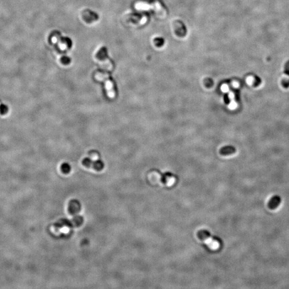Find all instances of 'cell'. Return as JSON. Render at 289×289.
Returning <instances> with one entry per match:
<instances>
[{
    "label": "cell",
    "mask_w": 289,
    "mask_h": 289,
    "mask_svg": "<svg viewBox=\"0 0 289 289\" xmlns=\"http://www.w3.org/2000/svg\"><path fill=\"white\" fill-rule=\"evenodd\" d=\"M136 8L138 10H148L150 8L153 9H155L154 8H155L157 12H160V13H165V11L163 10V9L162 8V6L158 3L152 4V6H151L149 4H147L145 3H138L136 5Z\"/></svg>",
    "instance_id": "6da1fadb"
},
{
    "label": "cell",
    "mask_w": 289,
    "mask_h": 289,
    "mask_svg": "<svg viewBox=\"0 0 289 289\" xmlns=\"http://www.w3.org/2000/svg\"><path fill=\"white\" fill-rule=\"evenodd\" d=\"M81 204L76 199H73L69 203L68 211L71 215H76L81 211Z\"/></svg>",
    "instance_id": "7a4b0ae2"
},
{
    "label": "cell",
    "mask_w": 289,
    "mask_h": 289,
    "mask_svg": "<svg viewBox=\"0 0 289 289\" xmlns=\"http://www.w3.org/2000/svg\"><path fill=\"white\" fill-rule=\"evenodd\" d=\"M204 243L207 246V247H208L211 250L213 251L218 250L220 247V243L219 242L214 240L212 238L208 237L206 240H204Z\"/></svg>",
    "instance_id": "3957f363"
},
{
    "label": "cell",
    "mask_w": 289,
    "mask_h": 289,
    "mask_svg": "<svg viewBox=\"0 0 289 289\" xmlns=\"http://www.w3.org/2000/svg\"><path fill=\"white\" fill-rule=\"evenodd\" d=\"M281 202V199L279 196H273L269 201L268 207L271 209H275L279 206Z\"/></svg>",
    "instance_id": "277c9868"
},
{
    "label": "cell",
    "mask_w": 289,
    "mask_h": 289,
    "mask_svg": "<svg viewBox=\"0 0 289 289\" xmlns=\"http://www.w3.org/2000/svg\"><path fill=\"white\" fill-rule=\"evenodd\" d=\"M71 222H72V224L73 225L76 226V227H79V226H80L83 224V222H84V219L81 216L76 215V216L73 217Z\"/></svg>",
    "instance_id": "5b68a950"
},
{
    "label": "cell",
    "mask_w": 289,
    "mask_h": 289,
    "mask_svg": "<svg viewBox=\"0 0 289 289\" xmlns=\"http://www.w3.org/2000/svg\"><path fill=\"white\" fill-rule=\"evenodd\" d=\"M236 149L235 147L232 146L226 147L223 148L221 151V154L223 155H230L235 153Z\"/></svg>",
    "instance_id": "8992f818"
},
{
    "label": "cell",
    "mask_w": 289,
    "mask_h": 289,
    "mask_svg": "<svg viewBox=\"0 0 289 289\" xmlns=\"http://www.w3.org/2000/svg\"><path fill=\"white\" fill-rule=\"evenodd\" d=\"M92 167L95 170L101 171L104 167V163L101 160H97L95 162H93Z\"/></svg>",
    "instance_id": "52a82bcc"
},
{
    "label": "cell",
    "mask_w": 289,
    "mask_h": 289,
    "mask_svg": "<svg viewBox=\"0 0 289 289\" xmlns=\"http://www.w3.org/2000/svg\"><path fill=\"white\" fill-rule=\"evenodd\" d=\"M61 169L64 173H68L71 171V166L68 163H64L61 166Z\"/></svg>",
    "instance_id": "ba28073f"
},
{
    "label": "cell",
    "mask_w": 289,
    "mask_h": 289,
    "mask_svg": "<svg viewBox=\"0 0 289 289\" xmlns=\"http://www.w3.org/2000/svg\"><path fill=\"white\" fill-rule=\"evenodd\" d=\"M82 163H83V165L85 166L86 167L89 168L93 165V162L91 159L87 157L83 160Z\"/></svg>",
    "instance_id": "9c48e42d"
},
{
    "label": "cell",
    "mask_w": 289,
    "mask_h": 289,
    "mask_svg": "<svg viewBox=\"0 0 289 289\" xmlns=\"http://www.w3.org/2000/svg\"><path fill=\"white\" fill-rule=\"evenodd\" d=\"M284 74L289 77V60L286 62L284 67Z\"/></svg>",
    "instance_id": "30bf717a"
},
{
    "label": "cell",
    "mask_w": 289,
    "mask_h": 289,
    "mask_svg": "<svg viewBox=\"0 0 289 289\" xmlns=\"http://www.w3.org/2000/svg\"><path fill=\"white\" fill-rule=\"evenodd\" d=\"M175 178L172 177L168 178L167 180V184L168 186H171L173 185L175 183Z\"/></svg>",
    "instance_id": "8fae6325"
},
{
    "label": "cell",
    "mask_w": 289,
    "mask_h": 289,
    "mask_svg": "<svg viewBox=\"0 0 289 289\" xmlns=\"http://www.w3.org/2000/svg\"><path fill=\"white\" fill-rule=\"evenodd\" d=\"M221 89V91H222L223 93H227L229 91V87L228 86V85H225V84L222 85Z\"/></svg>",
    "instance_id": "7c38bea8"
},
{
    "label": "cell",
    "mask_w": 289,
    "mask_h": 289,
    "mask_svg": "<svg viewBox=\"0 0 289 289\" xmlns=\"http://www.w3.org/2000/svg\"><path fill=\"white\" fill-rule=\"evenodd\" d=\"M236 106V103H235L233 101H232L231 103H230L229 106V107L230 109H233V108H235Z\"/></svg>",
    "instance_id": "4fadbf2b"
},
{
    "label": "cell",
    "mask_w": 289,
    "mask_h": 289,
    "mask_svg": "<svg viewBox=\"0 0 289 289\" xmlns=\"http://www.w3.org/2000/svg\"><path fill=\"white\" fill-rule=\"evenodd\" d=\"M60 48L62 50H64L65 49H66V45H65V44H61V45H60Z\"/></svg>",
    "instance_id": "5bb4252c"
},
{
    "label": "cell",
    "mask_w": 289,
    "mask_h": 289,
    "mask_svg": "<svg viewBox=\"0 0 289 289\" xmlns=\"http://www.w3.org/2000/svg\"><path fill=\"white\" fill-rule=\"evenodd\" d=\"M229 97L230 99H232L233 97H234V95L232 93H230L229 94Z\"/></svg>",
    "instance_id": "9a60e30c"
},
{
    "label": "cell",
    "mask_w": 289,
    "mask_h": 289,
    "mask_svg": "<svg viewBox=\"0 0 289 289\" xmlns=\"http://www.w3.org/2000/svg\"><path fill=\"white\" fill-rule=\"evenodd\" d=\"M56 40H57V39L56 38L54 37L53 39H52V42H53L54 43H55L56 42Z\"/></svg>",
    "instance_id": "2e32d148"
}]
</instances>
